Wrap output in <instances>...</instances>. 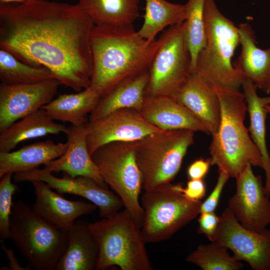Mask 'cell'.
<instances>
[{
	"label": "cell",
	"mask_w": 270,
	"mask_h": 270,
	"mask_svg": "<svg viewBox=\"0 0 270 270\" xmlns=\"http://www.w3.org/2000/svg\"><path fill=\"white\" fill-rule=\"evenodd\" d=\"M68 142L55 143L50 140L36 142L14 152H0V178L4 174L37 168L40 165L62 156Z\"/></svg>",
	"instance_id": "cell-22"
},
{
	"label": "cell",
	"mask_w": 270,
	"mask_h": 270,
	"mask_svg": "<svg viewBox=\"0 0 270 270\" xmlns=\"http://www.w3.org/2000/svg\"><path fill=\"white\" fill-rule=\"evenodd\" d=\"M236 190L228 207L245 228L261 232L270 224V199L262 178L248 164L236 178Z\"/></svg>",
	"instance_id": "cell-13"
},
{
	"label": "cell",
	"mask_w": 270,
	"mask_h": 270,
	"mask_svg": "<svg viewBox=\"0 0 270 270\" xmlns=\"http://www.w3.org/2000/svg\"><path fill=\"white\" fill-rule=\"evenodd\" d=\"M94 26L78 4H0V48L30 66L48 68L61 84L79 92L90 86Z\"/></svg>",
	"instance_id": "cell-1"
},
{
	"label": "cell",
	"mask_w": 270,
	"mask_h": 270,
	"mask_svg": "<svg viewBox=\"0 0 270 270\" xmlns=\"http://www.w3.org/2000/svg\"><path fill=\"white\" fill-rule=\"evenodd\" d=\"M62 85L56 78L8 86L0 84V132L50 102Z\"/></svg>",
	"instance_id": "cell-15"
},
{
	"label": "cell",
	"mask_w": 270,
	"mask_h": 270,
	"mask_svg": "<svg viewBox=\"0 0 270 270\" xmlns=\"http://www.w3.org/2000/svg\"><path fill=\"white\" fill-rule=\"evenodd\" d=\"M182 188L169 182L142 193L140 230L146 242L168 240L200 214L202 201L186 197Z\"/></svg>",
	"instance_id": "cell-7"
},
{
	"label": "cell",
	"mask_w": 270,
	"mask_h": 270,
	"mask_svg": "<svg viewBox=\"0 0 270 270\" xmlns=\"http://www.w3.org/2000/svg\"><path fill=\"white\" fill-rule=\"evenodd\" d=\"M12 174L8 173L0 178V240L2 243L10 239V219L12 206V197L18 189L12 182Z\"/></svg>",
	"instance_id": "cell-32"
},
{
	"label": "cell",
	"mask_w": 270,
	"mask_h": 270,
	"mask_svg": "<svg viewBox=\"0 0 270 270\" xmlns=\"http://www.w3.org/2000/svg\"><path fill=\"white\" fill-rule=\"evenodd\" d=\"M93 70L90 87L100 98L120 82L148 71L161 40L142 38L132 24L94 26L90 34Z\"/></svg>",
	"instance_id": "cell-2"
},
{
	"label": "cell",
	"mask_w": 270,
	"mask_h": 270,
	"mask_svg": "<svg viewBox=\"0 0 270 270\" xmlns=\"http://www.w3.org/2000/svg\"><path fill=\"white\" fill-rule=\"evenodd\" d=\"M204 22L206 43L198 54L194 72L212 86L238 89L244 78L232 62L240 44L238 26L221 13L214 0H205Z\"/></svg>",
	"instance_id": "cell-4"
},
{
	"label": "cell",
	"mask_w": 270,
	"mask_h": 270,
	"mask_svg": "<svg viewBox=\"0 0 270 270\" xmlns=\"http://www.w3.org/2000/svg\"><path fill=\"white\" fill-rule=\"evenodd\" d=\"M182 190L189 199L202 200L206 195V188L202 179L189 180L186 187L182 186Z\"/></svg>",
	"instance_id": "cell-35"
},
{
	"label": "cell",
	"mask_w": 270,
	"mask_h": 270,
	"mask_svg": "<svg viewBox=\"0 0 270 270\" xmlns=\"http://www.w3.org/2000/svg\"><path fill=\"white\" fill-rule=\"evenodd\" d=\"M86 143L92 155L102 146L114 142H136L162 130L146 120L134 108L116 110L86 124Z\"/></svg>",
	"instance_id": "cell-14"
},
{
	"label": "cell",
	"mask_w": 270,
	"mask_h": 270,
	"mask_svg": "<svg viewBox=\"0 0 270 270\" xmlns=\"http://www.w3.org/2000/svg\"><path fill=\"white\" fill-rule=\"evenodd\" d=\"M68 232V246L56 270H96L98 246L89 222L76 221Z\"/></svg>",
	"instance_id": "cell-21"
},
{
	"label": "cell",
	"mask_w": 270,
	"mask_h": 270,
	"mask_svg": "<svg viewBox=\"0 0 270 270\" xmlns=\"http://www.w3.org/2000/svg\"><path fill=\"white\" fill-rule=\"evenodd\" d=\"M213 242L230 250L236 258L246 262L252 270H270V230L256 232L245 228L228 207L220 216Z\"/></svg>",
	"instance_id": "cell-11"
},
{
	"label": "cell",
	"mask_w": 270,
	"mask_h": 270,
	"mask_svg": "<svg viewBox=\"0 0 270 270\" xmlns=\"http://www.w3.org/2000/svg\"><path fill=\"white\" fill-rule=\"evenodd\" d=\"M261 102L264 106L270 104V96L261 98Z\"/></svg>",
	"instance_id": "cell-39"
},
{
	"label": "cell",
	"mask_w": 270,
	"mask_h": 270,
	"mask_svg": "<svg viewBox=\"0 0 270 270\" xmlns=\"http://www.w3.org/2000/svg\"><path fill=\"white\" fill-rule=\"evenodd\" d=\"M242 86L250 117V136L261 154L266 176L265 190L270 196V155L266 140V120L268 113L261 102V98L258 95L257 88L254 83L244 79Z\"/></svg>",
	"instance_id": "cell-27"
},
{
	"label": "cell",
	"mask_w": 270,
	"mask_h": 270,
	"mask_svg": "<svg viewBox=\"0 0 270 270\" xmlns=\"http://www.w3.org/2000/svg\"><path fill=\"white\" fill-rule=\"evenodd\" d=\"M68 127L54 122L44 109L22 118L0 132V152H9L20 142L48 134H66Z\"/></svg>",
	"instance_id": "cell-24"
},
{
	"label": "cell",
	"mask_w": 270,
	"mask_h": 270,
	"mask_svg": "<svg viewBox=\"0 0 270 270\" xmlns=\"http://www.w3.org/2000/svg\"><path fill=\"white\" fill-rule=\"evenodd\" d=\"M265 107L268 114H270V104L266 105Z\"/></svg>",
	"instance_id": "cell-40"
},
{
	"label": "cell",
	"mask_w": 270,
	"mask_h": 270,
	"mask_svg": "<svg viewBox=\"0 0 270 270\" xmlns=\"http://www.w3.org/2000/svg\"><path fill=\"white\" fill-rule=\"evenodd\" d=\"M86 124H71L66 134L68 148L60 157L44 164V168L51 172H62L72 177L84 176L91 178L102 186L108 188L100 171L90 155L86 143Z\"/></svg>",
	"instance_id": "cell-17"
},
{
	"label": "cell",
	"mask_w": 270,
	"mask_h": 270,
	"mask_svg": "<svg viewBox=\"0 0 270 270\" xmlns=\"http://www.w3.org/2000/svg\"><path fill=\"white\" fill-rule=\"evenodd\" d=\"M140 112L146 120L164 130H187L210 134L202 121L170 96H146Z\"/></svg>",
	"instance_id": "cell-19"
},
{
	"label": "cell",
	"mask_w": 270,
	"mask_h": 270,
	"mask_svg": "<svg viewBox=\"0 0 270 270\" xmlns=\"http://www.w3.org/2000/svg\"><path fill=\"white\" fill-rule=\"evenodd\" d=\"M2 249L6 253L7 258L8 260V270H29L31 269L30 266L28 264L26 267H23L20 264L17 259L15 257L14 252L12 250L8 248L4 244V243H2Z\"/></svg>",
	"instance_id": "cell-37"
},
{
	"label": "cell",
	"mask_w": 270,
	"mask_h": 270,
	"mask_svg": "<svg viewBox=\"0 0 270 270\" xmlns=\"http://www.w3.org/2000/svg\"><path fill=\"white\" fill-rule=\"evenodd\" d=\"M135 150L136 142H114L102 146L91 156L104 182L120 198L141 228L144 211L139 197L142 182Z\"/></svg>",
	"instance_id": "cell-9"
},
{
	"label": "cell",
	"mask_w": 270,
	"mask_h": 270,
	"mask_svg": "<svg viewBox=\"0 0 270 270\" xmlns=\"http://www.w3.org/2000/svg\"><path fill=\"white\" fill-rule=\"evenodd\" d=\"M212 86L220 100L221 119L218 130L212 134L211 165L234 178L248 164L263 168L261 154L244 125L247 106L244 93L235 88Z\"/></svg>",
	"instance_id": "cell-3"
},
{
	"label": "cell",
	"mask_w": 270,
	"mask_h": 270,
	"mask_svg": "<svg viewBox=\"0 0 270 270\" xmlns=\"http://www.w3.org/2000/svg\"><path fill=\"white\" fill-rule=\"evenodd\" d=\"M204 2L205 0H188L184 4L186 36L191 56V72H194L198 54L206 43Z\"/></svg>",
	"instance_id": "cell-31"
},
{
	"label": "cell",
	"mask_w": 270,
	"mask_h": 270,
	"mask_svg": "<svg viewBox=\"0 0 270 270\" xmlns=\"http://www.w3.org/2000/svg\"><path fill=\"white\" fill-rule=\"evenodd\" d=\"M228 248L216 242L200 244L186 258L187 262L202 270H240L241 261L231 256Z\"/></svg>",
	"instance_id": "cell-30"
},
{
	"label": "cell",
	"mask_w": 270,
	"mask_h": 270,
	"mask_svg": "<svg viewBox=\"0 0 270 270\" xmlns=\"http://www.w3.org/2000/svg\"><path fill=\"white\" fill-rule=\"evenodd\" d=\"M160 38V46L149 68L146 96L173 97L191 72L185 22L170 26Z\"/></svg>",
	"instance_id": "cell-10"
},
{
	"label": "cell",
	"mask_w": 270,
	"mask_h": 270,
	"mask_svg": "<svg viewBox=\"0 0 270 270\" xmlns=\"http://www.w3.org/2000/svg\"><path fill=\"white\" fill-rule=\"evenodd\" d=\"M63 174L62 178H57L44 168H37L15 173L12 178L16 182L43 181L58 192L83 197L97 206L102 218H110L124 207L121 199L115 192L102 186L91 178L84 176L73 178Z\"/></svg>",
	"instance_id": "cell-12"
},
{
	"label": "cell",
	"mask_w": 270,
	"mask_h": 270,
	"mask_svg": "<svg viewBox=\"0 0 270 270\" xmlns=\"http://www.w3.org/2000/svg\"><path fill=\"white\" fill-rule=\"evenodd\" d=\"M218 172V176L216 184L207 198L202 202L200 213L215 212L224 186L230 178L222 172Z\"/></svg>",
	"instance_id": "cell-34"
},
{
	"label": "cell",
	"mask_w": 270,
	"mask_h": 270,
	"mask_svg": "<svg viewBox=\"0 0 270 270\" xmlns=\"http://www.w3.org/2000/svg\"><path fill=\"white\" fill-rule=\"evenodd\" d=\"M149 79L148 70L118 84L100 98L97 106L90 114L89 121L103 118L122 108H134L140 112Z\"/></svg>",
	"instance_id": "cell-23"
},
{
	"label": "cell",
	"mask_w": 270,
	"mask_h": 270,
	"mask_svg": "<svg viewBox=\"0 0 270 270\" xmlns=\"http://www.w3.org/2000/svg\"><path fill=\"white\" fill-rule=\"evenodd\" d=\"M78 0V6L96 26L132 24L140 14L141 0Z\"/></svg>",
	"instance_id": "cell-26"
},
{
	"label": "cell",
	"mask_w": 270,
	"mask_h": 270,
	"mask_svg": "<svg viewBox=\"0 0 270 270\" xmlns=\"http://www.w3.org/2000/svg\"><path fill=\"white\" fill-rule=\"evenodd\" d=\"M100 99L89 86L76 94H60L41 108L54 120L79 126L89 121L87 116L96 108Z\"/></svg>",
	"instance_id": "cell-25"
},
{
	"label": "cell",
	"mask_w": 270,
	"mask_h": 270,
	"mask_svg": "<svg viewBox=\"0 0 270 270\" xmlns=\"http://www.w3.org/2000/svg\"><path fill=\"white\" fill-rule=\"evenodd\" d=\"M194 144V132L187 130H162L136 141V158L144 191L171 182Z\"/></svg>",
	"instance_id": "cell-8"
},
{
	"label": "cell",
	"mask_w": 270,
	"mask_h": 270,
	"mask_svg": "<svg viewBox=\"0 0 270 270\" xmlns=\"http://www.w3.org/2000/svg\"><path fill=\"white\" fill-rule=\"evenodd\" d=\"M36 0H0V4H10L11 2H18L19 4L28 3Z\"/></svg>",
	"instance_id": "cell-38"
},
{
	"label": "cell",
	"mask_w": 270,
	"mask_h": 270,
	"mask_svg": "<svg viewBox=\"0 0 270 270\" xmlns=\"http://www.w3.org/2000/svg\"><path fill=\"white\" fill-rule=\"evenodd\" d=\"M50 78H56L48 68L26 64L10 52L0 50V80L8 86L29 84Z\"/></svg>",
	"instance_id": "cell-29"
},
{
	"label": "cell",
	"mask_w": 270,
	"mask_h": 270,
	"mask_svg": "<svg viewBox=\"0 0 270 270\" xmlns=\"http://www.w3.org/2000/svg\"><path fill=\"white\" fill-rule=\"evenodd\" d=\"M34 188L36 200L32 208L39 216L68 231L78 217L94 212L97 206L82 200H70L54 192L45 182H30Z\"/></svg>",
	"instance_id": "cell-16"
},
{
	"label": "cell",
	"mask_w": 270,
	"mask_h": 270,
	"mask_svg": "<svg viewBox=\"0 0 270 270\" xmlns=\"http://www.w3.org/2000/svg\"><path fill=\"white\" fill-rule=\"evenodd\" d=\"M144 22L138 31L143 38L152 41L158 32L168 26L185 22V5L166 0H145Z\"/></svg>",
	"instance_id": "cell-28"
},
{
	"label": "cell",
	"mask_w": 270,
	"mask_h": 270,
	"mask_svg": "<svg viewBox=\"0 0 270 270\" xmlns=\"http://www.w3.org/2000/svg\"><path fill=\"white\" fill-rule=\"evenodd\" d=\"M10 239L34 270H56L68 244V231L36 214L21 200L13 202Z\"/></svg>",
	"instance_id": "cell-5"
},
{
	"label": "cell",
	"mask_w": 270,
	"mask_h": 270,
	"mask_svg": "<svg viewBox=\"0 0 270 270\" xmlns=\"http://www.w3.org/2000/svg\"><path fill=\"white\" fill-rule=\"evenodd\" d=\"M238 28L242 50L232 64L244 79L250 80L257 89L269 94L270 47L264 50L258 46L254 32L248 24H240Z\"/></svg>",
	"instance_id": "cell-20"
},
{
	"label": "cell",
	"mask_w": 270,
	"mask_h": 270,
	"mask_svg": "<svg viewBox=\"0 0 270 270\" xmlns=\"http://www.w3.org/2000/svg\"><path fill=\"white\" fill-rule=\"evenodd\" d=\"M183 105L208 128L216 132L221 119V108L212 86L196 72H190L184 84L172 97Z\"/></svg>",
	"instance_id": "cell-18"
},
{
	"label": "cell",
	"mask_w": 270,
	"mask_h": 270,
	"mask_svg": "<svg viewBox=\"0 0 270 270\" xmlns=\"http://www.w3.org/2000/svg\"><path fill=\"white\" fill-rule=\"evenodd\" d=\"M210 164V158H199L188 167L187 175L189 180L202 179L208 173Z\"/></svg>",
	"instance_id": "cell-36"
},
{
	"label": "cell",
	"mask_w": 270,
	"mask_h": 270,
	"mask_svg": "<svg viewBox=\"0 0 270 270\" xmlns=\"http://www.w3.org/2000/svg\"><path fill=\"white\" fill-rule=\"evenodd\" d=\"M89 226L98 246L96 270L114 266L122 270H153L140 228L126 209Z\"/></svg>",
	"instance_id": "cell-6"
},
{
	"label": "cell",
	"mask_w": 270,
	"mask_h": 270,
	"mask_svg": "<svg viewBox=\"0 0 270 270\" xmlns=\"http://www.w3.org/2000/svg\"><path fill=\"white\" fill-rule=\"evenodd\" d=\"M198 223L197 232L204 234L210 242H213L218 230L220 216L215 212H200Z\"/></svg>",
	"instance_id": "cell-33"
}]
</instances>
